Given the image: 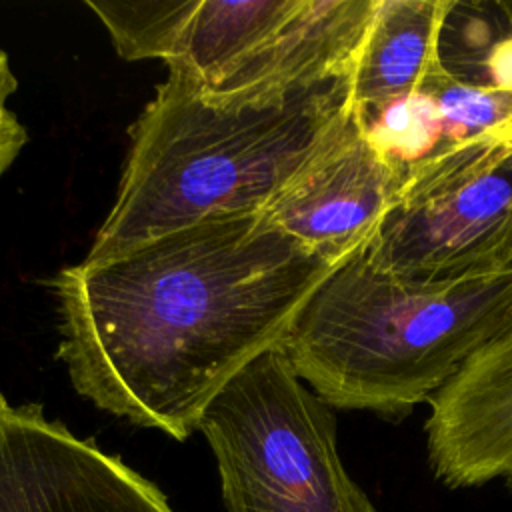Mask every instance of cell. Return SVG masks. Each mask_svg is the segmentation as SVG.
Wrapping results in <instances>:
<instances>
[{
	"instance_id": "9",
	"label": "cell",
	"mask_w": 512,
	"mask_h": 512,
	"mask_svg": "<svg viewBox=\"0 0 512 512\" xmlns=\"http://www.w3.org/2000/svg\"><path fill=\"white\" fill-rule=\"evenodd\" d=\"M456 6L454 0H374L346 76V100L366 122L456 78L442 60V32Z\"/></svg>"
},
{
	"instance_id": "8",
	"label": "cell",
	"mask_w": 512,
	"mask_h": 512,
	"mask_svg": "<svg viewBox=\"0 0 512 512\" xmlns=\"http://www.w3.org/2000/svg\"><path fill=\"white\" fill-rule=\"evenodd\" d=\"M424 436L442 486L512 492V318L428 400Z\"/></svg>"
},
{
	"instance_id": "4",
	"label": "cell",
	"mask_w": 512,
	"mask_h": 512,
	"mask_svg": "<svg viewBox=\"0 0 512 512\" xmlns=\"http://www.w3.org/2000/svg\"><path fill=\"white\" fill-rule=\"evenodd\" d=\"M228 512H378L348 474L336 420L282 348L238 372L204 410Z\"/></svg>"
},
{
	"instance_id": "7",
	"label": "cell",
	"mask_w": 512,
	"mask_h": 512,
	"mask_svg": "<svg viewBox=\"0 0 512 512\" xmlns=\"http://www.w3.org/2000/svg\"><path fill=\"white\" fill-rule=\"evenodd\" d=\"M0 512H176L164 492L40 404L0 392Z\"/></svg>"
},
{
	"instance_id": "12",
	"label": "cell",
	"mask_w": 512,
	"mask_h": 512,
	"mask_svg": "<svg viewBox=\"0 0 512 512\" xmlns=\"http://www.w3.org/2000/svg\"><path fill=\"white\" fill-rule=\"evenodd\" d=\"M18 88V78L12 72L10 58L0 50V176L14 164L28 142V132L18 116L8 106L10 96Z\"/></svg>"
},
{
	"instance_id": "2",
	"label": "cell",
	"mask_w": 512,
	"mask_h": 512,
	"mask_svg": "<svg viewBox=\"0 0 512 512\" xmlns=\"http://www.w3.org/2000/svg\"><path fill=\"white\" fill-rule=\"evenodd\" d=\"M346 100V80L286 94H210L168 72L130 126L116 200L86 260L212 218L260 214Z\"/></svg>"
},
{
	"instance_id": "5",
	"label": "cell",
	"mask_w": 512,
	"mask_h": 512,
	"mask_svg": "<svg viewBox=\"0 0 512 512\" xmlns=\"http://www.w3.org/2000/svg\"><path fill=\"white\" fill-rule=\"evenodd\" d=\"M364 258L394 276L432 280L512 268V142L488 128L406 162L398 200Z\"/></svg>"
},
{
	"instance_id": "6",
	"label": "cell",
	"mask_w": 512,
	"mask_h": 512,
	"mask_svg": "<svg viewBox=\"0 0 512 512\" xmlns=\"http://www.w3.org/2000/svg\"><path fill=\"white\" fill-rule=\"evenodd\" d=\"M406 162L344 100L260 216L324 260L364 254L394 208Z\"/></svg>"
},
{
	"instance_id": "1",
	"label": "cell",
	"mask_w": 512,
	"mask_h": 512,
	"mask_svg": "<svg viewBox=\"0 0 512 512\" xmlns=\"http://www.w3.org/2000/svg\"><path fill=\"white\" fill-rule=\"evenodd\" d=\"M340 266L260 214L204 220L62 268L58 358L100 410L174 440L216 394L282 342Z\"/></svg>"
},
{
	"instance_id": "14",
	"label": "cell",
	"mask_w": 512,
	"mask_h": 512,
	"mask_svg": "<svg viewBox=\"0 0 512 512\" xmlns=\"http://www.w3.org/2000/svg\"><path fill=\"white\" fill-rule=\"evenodd\" d=\"M496 130H498L506 140H510V142H512V118H508L506 122H502Z\"/></svg>"
},
{
	"instance_id": "11",
	"label": "cell",
	"mask_w": 512,
	"mask_h": 512,
	"mask_svg": "<svg viewBox=\"0 0 512 512\" xmlns=\"http://www.w3.org/2000/svg\"><path fill=\"white\" fill-rule=\"evenodd\" d=\"M196 2L198 0H86L84 4L106 26L120 58L130 62L158 58L164 64H170L178 54L184 28Z\"/></svg>"
},
{
	"instance_id": "3",
	"label": "cell",
	"mask_w": 512,
	"mask_h": 512,
	"mask_svg": "<svg viewBox=\"0 0 512 512\" xmlns=\"http://www.w3.org/2000/svg\"><path fill=\"white\" fill-rule=\"evenodd\" d=\"M512 318V268L404 278L364 254L336 268L296 314L282 350L330 408L404 418Z\"/></svg>"
},
{
	"instance_id": "13",
	"label": "cell",
	"mask_w": 512,
	"mask_h": 512,
	"mask_svg": "<svg viewBox=\"0 0 512 512\" xmlns=\"http://www.w3.org/2000/svg\"><path fill=\"white\" fill-rule=\"evenodd\" d=\"M486 66L492 74V82L486 86L498 90H512V34L490 50Z\"/></svg>"
},
{
	"instance_id": "10",
	"label": "cell",
	"mask_w": 512,
	"mask_h": 512,
	"mask_svg": "<svg viewBox=\"0 0 512 512\" xmlns=\"http://www.w3.org/2000/svg\"><path fill=\"white\" fill-rule=\"evenodd\" d=\"M292 0H198L176 58L166 64L202 90L214 88L282 20Z\"/></svg>"
}]
</instances>
